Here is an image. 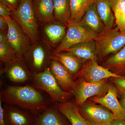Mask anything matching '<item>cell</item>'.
<instances>
[{
	"instance_id": "obj_27",
	"label": "cell",
	"mask_w": 125,
	"mask_h": 125,
	"mask_svg": "<svg viewBox=\"0 0 125 125\" xmlns=\"http://www.w3.org/2000/svg\"><path fill=\"white\" fill-rule=\"evenodd\" d=\"M45 32L49 40L53 43L62 40L66 32L65 27L59 24H51L45 27Z\"/></svg>"
},
{
	"instance_id": "obj_6",
	"label": "cell",
	"mask_w": 125,
	"mask_h": 125,
	"mask_svg": "<svg viewBox=\"0 0 125 125\" xmlns=\"http://www.w3.org/2000/svg\"><path fill=\"white\" fill-rule=\"evenodd\" d=\"M79 110L89 125H110L116 118L109 109L89 99L79 108Z\"/></svg>"
},
{
	"instance_id": "obj_21",
	"label": "cell",
	"mask_w": 125,
	"mask_h": 125,
	"mask_svg": "<svg viewBox=\"0 0 125 125\" xmlns=\"http://www.w3.org/2000/svg\"><path fill=\"white\" fill-rule=\"evenodd\" d=\"M32 1L35 14L39 20L46 23L54 20L53 0H32Z\"/></svg>"
},
{
	"instance_id": "obj_30",
	"label": "cell",
	"mask_w": 125,
	"mask_h": 125,
	"mask_svg": "<svg viewBox=\"0 0 125 125\" xmlns=\"http://www.w3.org/2000/svg\"><path fill=\"white\" fill-rule=\"evenodd\" d=\"M10 15V10L7 7L0 3V16L5 17Z\"/></svg>"
},
{
	"instance_id": "obj_32",
	"label": "cell",
	"mask_w": 125,
	"mask_h": 125,
	"mask_svg": "<svg viewBox=\"0 0 125 125\" xmlns=\"http://www.w3.org/2000/svg\"><path fill=\"white\" fill-rule=\"evenodd\" d=\"M8 24L7 21L4 17L0 16V32H7Z\"/></svg>"
},
{
	"instance_id": "obj_20",
	"label": "cell",
	"mask_w": 125,
	"mask_h": 125,
	"mask_svg": "<svg viewBox=\"0 0 125 125\" xmlns=\"http://www.w3.org/2000/svg\"><path fill=\"white\" fill-rule=\"evenodd\" d=\"M94 3L105 30L112 29L115 20L110 0H96Z\"/></svg>"
},
{
	"instance_id": "obj_4",
	"label": "cell",
	"mask_w": 125,
	"mask_h": 125,
	"mask_svg": "<svg viewBox=\"0 0 125 125\" xmlns=\"http://www.w3.org/2000/svg\"><path fill=\"white\" fill-rule=\"evenodd\" d=\"M98 57L102 59L111 54H115L125 46V32L116 27L105 30L94 39Z\"/></svg>"
},
{
	"instance_id": "obj_31",
	"label": "cell",
	"mask_w": 125,
	"mask_h": 125,
	"mask_svg": "<svg viewBox=\"0 0 125 125\" xmlns=\"http://www.w3.org/2000/svg\"><path fill=\"white\" fill-rule=\"evenodd\" d=\"M0 125H6L3 103L0 100Z\"/></svg>"
},
{
	"instance_id": "obj_28",
	"label": "cell",
	"mask_w": 125,
	"mask_h": 125,
	"mask_svg": "<svg viewBox=\"0 0 125 125\" xmlns=\"http://www.w3.org/2000/svg\"><path fill=\"white\" fill-rule=\"evenodd\" d=\"M109 80L116 88L118 96L121 97L125 94V79L111 77Z\"/></svg>"
},
{
	"instance_id": "obj_34",
	"label": "cell",
	"mask_w": 125,
	"mask_h": 125,
	"mask_svg": "<svg viewBox=\"0 0 125 125\" xmlns=\"http://www.w3.org/2000/svg\"><path fill=\"white\" fill-rule=\"evenodd\" d=\"M121 97L119 102L122 107L125 111V94L121 96Z\"/></svg>"
},
{
	"instance_id": "obj_10",
	"label": "cell",
	"mask_w": 125,
	"mask_h": 125,
	"mask_svg": "<svg viewBox=\"0 0 125 125\" xmlns=\"http://www.w3.org/2000/svg\"><path fill=\"white\" fill-rule=\"evenodd\" d=\"M6 64L1 72L11 83L16 84L31 83L32 73L21 58L17 57Z\"/></svg>"
},
{
	"instance_id": "obj_1",
	"label": "cell",
	"mask_w": 125,
	"mask_h": 125,
	"mask_svg": "<svg viewBox=\"0 0 125 125\" xmlns=\"http://www.w3.org/2000/svg\"><path fill=\"white\" fill-rule=\"evenodd\" d=\"M43 92L31 84L10 85L1 90L0 100L4 104L28 111L36 117L53 103L51 98L47 97Z\"/></svg>"
},
{
	"instance_id": "obj_18",
	"label": "cell",
	"mask_w": 125,
	"mask_h": 125,
	"mask_svg": "<svg viewBox=\"0 0 125 125\" xmlns=\"http://www.w3.org/2000/svg\"><path fill=\"white\" fill-rule=\"evenodd\" d=\"M64 52L52 54L49 59L60 62L74 76L79 72L84 63L73 55Z\"/></svg>"
},
{
	"instance_id": "obj_22",
	"label": "cell",
	"mask_w": 125,
	"mask_h": 125,
	"mask_svg": "<svg viewBox=\"0 0 125 125\" xmlns=\"http://www.w3.org/2000/svg\"><path fill=\"white\" fill-rule=\"evenodd\" d=\"M96 0H69L71 21L79 22L88 7Z\"/></svg>"
},
{
	"instance_id": "obj_19",
	"label": "cell",
	"mask_w": 125,
	"mask_h": 125,
	"mask_svg": "<svg viewBox=\"0 0 125 125\" xmlns=\"http://www.w3.org/2000/svg\"><path fill=\"white\" fill-rule=\"evenodd\" d=\"M102 66L113 73L125 79V46L107 59Z\"/></svg>"
},
{
	"instance_id": "obj_12",
	"label": "cell",
	"mask_w": 125,
	"mask_h": 125,
	"mask_svg": "<svg viewBox=\"0 0 125 125\" xmlns=\"http://www.w3.org/2000/svg\"><path fill=\"white\" fill-rule=\"evenodd\" d=\"M6 125H34L35 117L28 111L3 103Z\"/></svg>"
},
{
	"instance_id": "obj_5",
	"label": "cell",
	"mask_w": 125,
	"mask_h": 125,
	"mask_svg": "<svg viewBox=\"0 0 125 125\" xmlns=\"http://www.w3.org/2000/svg\"><path fill=\"white\" fill-rule=\"evenodd\" d=\"M109 79L96 82H88L82 78L76 79L72 92L75 98V103L79 108L90 98L104 95L107 92Z\"/></svg>"
},
{
	"instance_id": "obj_11",
	"label": "cell",
	"mask_w": 125,
	"mask_h": 125,
	"mask_svg": "<svg viewBox=\"0 0 125 125\" xmlns=\"http://www.w3.org/2000/svg\"><path fill=\"white\" fill-rule=\"evenodd\" d=\"M117 91L112 83H108L107 91L103 96H94L89 99L110 110L116 118L125 120V111L117 98Z\"/></svg>"
},
{
	"instance_id": "obj_9",
	"label": "cell",
	"mask_w": 125,
	"mask_h": 125,
	"mask_svg": "<svg viewBox=\"0 0 125 125\" xmlns=\"http://www.w3.org/2000/svg\"><path fill=\"white\" fill-rule=\"evenodd\" d=\"M4 18L8 24L7 36L8 42L15 52L17 57L21 58L27 50V35L10 16Z\"/></svg>"
},
{
	"instance_id": "obj_26",
	"label": "cell",
	"mask_w": 125,
	"mask_h": 125,
	"mask_svg": "<svg viewBox=\"0 0 125 125\" xmlns=\"http://www.w3.org/2000/svg\"><path fill=\"white\" fill-rule=\"evenodd\" d=\"M116 27L125 32V0H110Z\"/></svg>"
},
{
	"instance_id": "obj_29",
	"label": "cell",
	"mask_w": 125,
	"mask_h": 125,
	"mask_svg": "<svg viewBox=\"0 0 125 125\" xmlns=\"http://www.w3.org/2000/svg\"><path fill=\"white\" fill-rule=\"evenodd\" d=\"M22 0H0V3L7 7L11 11L16 9Z\"/></svg>"
},
{
	"instance_id": "obj_13",
	"label": "cell",
	"mask_w": 125,
	"mask_h": 125,
	"mask_svg": "<svg viewBox=\"0 0 125 125\" xmlns=\"http://www.w3.org/2000/svg\"><path fill=\"white\" fill-rule=\"evenodd\" d=\"M79 23L87 31L96 36L101 34L105 30L94 3L87 9Z\"/></svg>"
},
{
	"instance_id": "obj_3",
	"label": "cell",
	"mask_w": 125,
	"mask_h": 125,
	"mask_svg": "<svg viewBox=\"0 0 125 125\" xmlns=\"http://www.w3.org/2000/svg\"><path fill=\"white\" fill-rule=\"evenodd\" d=\"M31 84L47 94L54 103L68 102L73 95L72 93L65 92L61 88L49 68L33 74Z\"/></svg>"
},
{
	"instance_id": "obj_17",
	"label": "cell",
	"mask_w": 125,
	"mask_h": 125,
	"mask_svg": "<svg viewBox=\"0 0 125 125\" xmlns=\"http://www.w3.org/2000/svg\"><path fill=\"white\" fill-rule=\"evenodd\" d=\"M58 110L67 118L71 125H89L80 114L74 103L66 102L55 103Z\"/></svg>"
},
{
	"instance_id": "obj_2",
	"label": "cell",
	"mask_w": 125,
	"mask_h": 125,
	"mask_svg": "<svg viewBox=\"0 0 125 125\" xmlns=\"http://www.w3.org/2000/svg\"><path fill=\"white\" fill-rule=\"evenodd\" d=\"M32 0H22L16 9L10 11V16L19 25L31 43L38 39V28Z\"/></svg>"
},
{
	"instance_id": "obj_23",
	"label": "cell",
	"mask_w": 125,
	"mask_h": 125,
	"mask_svg": "<svg viewBox=\"0 0 125 125\" xmlns=\"http://www.w3.org/2000/svg\"><path fill=\"white\" fill-rule=\"evenodd\" d=\"M30 55V64L33 74L40 73L46 69L45 66L46 56L42 47L39 46L35 48Z\"/></svg>"
},
{
	"instance_id": "obj_25",
	"label": "cell",
	"mask_w": 125,
	"mask_h": 125,
	"mask_svg": "<svg viewBox=\"0 0 125 125\" xmlns=\"http://www.w3.org/2000/svg\"><path fill=\"white\" fill-rule=\"evenodd\" d=\"M54 18L62 23L68 24L70 18L69 0H53Z\"/></svg>"
},
{
	"instance_id": "obj_33",
	"label": "cell",
	"mask_w": 125,
	"mask_h": 125,
	"mask_svg": "<svg viewBox=\"0 0 125 125\" xmlns=\"http://www.w3.org/2000/svg\"><path fill=\"white\" fill-rule=\"evenodd\" d=\"M110 125H125V120L115 118L112 121Z\"/></svg>"
},
{
	"instance_id": "obj_24",
	"label": "cell",
	"mask_w": 125,
	"mask_h": 125,
	"mask_svg": "<svg viewBox=\"0 0 125 125\" xmlns=\"http://www.w3.org/2000/svg\"><path fill=\"white\" fill-rule=\"evenodd\" d=\"M6 33L0 32V60L1 62L7 64L18 57L9 43Z\"/></svg>"
},
{
	"instance_id": "obj_16",
	"label": "cell",
	"mask_w": 125,
	"mask_h": 125,
	"mask_svg": "<svg viewBox=\"0 0 125 125\" xmlns=\"http://www.w3.org/2000/svg\"><path fill=\"white\" fill-rule=\"evenodd\" d=\"M62 52L73 55L84 63L90 60H97L98 59L94 40L76 44Z\"/></svg>"
},
{
	"instance_id": "obj_14",
	"label": "cell",
	"mask_w": 125,
	"mask_h": 125,
	"mask_svg": "<svg viewBox=\"0 0 125 125\" xmlns=\"http://www.w3.org/2000/svg\"><path fill=\"white\" fill-rule=\"evenodd\" d=\"M51 60L49 68L58 84L64 91L72 93L75 81L73 75L60 62Z\"/></svg>"
},
{
	"instance_id": "obj_15",
	"label": "cell",
	"mask_w": 125,
	"mask_h": 125,
	"mask_svg": "<svg viewBox=\"0 0 125 125\" xmlns=\"http://www.w3.org/2000/svg\"><path fill=\"white\" fill-rule=\"evenodd\" d=\"M70 123L54 103L36 116L34 125H71Z\"/></svg>"
},
{
	"instance_id": "obj_8",
	"label": "cell",
	"mask_w": 125,
	"mask_h": 125,
	"mask_svg": "<svg viewBox=\"0 0 125 125\" xmlns=\"http://www.w3.org/2000/svg\"><path fill=\"white\" fill-rule=\"evenodd\" d=\"M111 77L124 78L113 73L102 66L99 65L97 60H90L84 62L79 72L74 76L75 80L82 78L89 82H98Z\"/></svg>"
},
{
	"instance_id": "obj_7",
	"label": "cell",
	"mask_w": 125,
	"mask_h": 125,
	"mask_svg": "<svg viewBox=\"0 0 125 125\" xmlns=\"http://www.w3.org/2000/svg\"><path fill=\"white\" fill-rule=\"evenodd\" d=\"M65 36L52 54L61 52L76 44L94 40L97 36L86 30L78 22L69 21Z\"/></svg>"
}]
</instances>
